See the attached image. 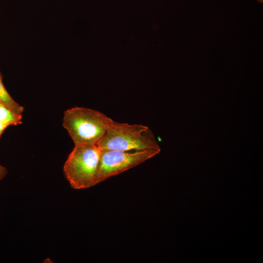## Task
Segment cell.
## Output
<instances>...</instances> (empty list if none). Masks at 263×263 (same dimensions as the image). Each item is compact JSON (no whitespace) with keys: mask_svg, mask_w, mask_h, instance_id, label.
Here are the masks:
<instances>
[{"mask_svg":"<svg viewBox=\"0 0 263 263\" xmlns=\"http://www.w3.org/2000/svg\"><path fill=\"white\" fill-rule=\"evenodd\" d=\"M96 145L100 150L124 151L161 150L149 127L119 123L113 120Z\"/></svg>","mask_w":263,"mask_h":263,"instance_id":"1","label":"cell"},{"mask_svg":"<svg viewBox=\"0 0 263 263\" xmlns=\"http://www.w3.org/2000/svg\"><path fill=\"white\" fill-rule=\"evenodd\" d=\"M112 120L97 110L75 107L64 112L63 126L75 145H96Z\"/></svg>","mask_w":263,"mask_h":263,"instance_id":"2","label":"cell"},{"mask_svg":"<svg viewBox=\"0 0 263 263\" xmlns=\"http://www.w3.org/2000/svg\"><path fill=\"white\" fill-rule=\"evenodd\" d=\"M101 150L95 144L75 145L63 167L65 176L75 189L95 186Z\"/></svg>","mask_w":263,"mask_h":263,"instance_id":"3","label":"cell"},{"mask_svg":"<svg viewBox=\"0 0 263 263\" xmlns=\"http://www.w3.org/2000/svg\"><path fill=\"white\" fill-rule=\"evenodd\" d=\"M160 151L143 150L130 152L101 150L95 185L144 163Z\"/></svg>","mask_w":263,"mask_h":263,"instance_id":"4","label":"cell"},{"mask_svg":"<svg viewBox=\"0 0 263 263\" xmlns=\"http://www.w3.org/2000/svg\"><path fill=\"white\" fill-rule=\"evenodd\" d=\"M0 103L14 112L22 114L24 108L17 103L9 94L4 87L0 73Z\"/></svg>","mask_w":263,"mask_h":263,"instance_id":"5","label":"cell"},{"mask_svg":"<svg viewBox=\"0 0 263 263\" xmlns=\"http://www.w3.org/2000/svg\"><path fill=\"white\" fill-rule=\"evenodd\" d=\"M22 114L17 113L0 103V122L7 125H17L22 123Z\"/></svg>","mask_w":263,"mask_h":263,"instance_id":"6","label":"cell"},{"mask_svg":"<svg viewBox=\"0 0 263 263\" xmlns=\"http://www.w3.org/2000/svg\"><path fill=\"white\" fill-rule=\"evenodd\" d=\"M7 173L6 168L0 165V180H2L6 176Z\"/></svg>","mask_w":263,"mask_h":263,"instance_id":"7","label":"cell"},{"mask_svg":"<svg viewBox=\"0 0 263 263\" xmlns=\"http://www.w3.org/2000/svg\"><path fill=\"white\" fill-rule=\"evenodd\" d=\"M7 125L0 122V136L4 130L8 127Z\"/></svg>","mask_w":263,"mask_h":263,"instance_id":"8","label":"cell"}]
</instances>
